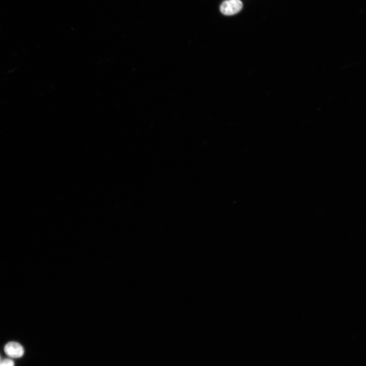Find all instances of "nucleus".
Returning <instances> with one entry per match:
<instances>
[{"instance_id":"obj_1","label":"nucleus","mask_w":366,"mask_h":366,"mask_svg":"<svg viewBox=\"0 0 366 366\" xmlns=\"http://www.w3.org/2000/svg\"><path fill=\"white\" fill-rule=\"evenodd\" d=\"M242 8L240 0H226L220 6V11L225 15H233L239 12Z\"/></svg>"},{"instance_id":"obj_2","label":"nucleus","mask_w":366,"mask_h":366,"mask_svg":"<svg viewBox=\"0 0 366 366\" xmlns=\"http://www.w3.org/2000/svg\"><path fill=\"white\" fill-rule=\"evenodd\" d=\"M5 353L11 358H19L24 354V349L21 345L16 342H10L4 347Z\"/></svg>"},{"instance_id":"obj_4","label":"nucleus","mask_w":366,"mask_h":366,"mask_svg":"<svg viewBox=\"0 0 366 366\" xmlns=\"http://www.w3.org/2000/svg\"><path fill=\"white\" fill-rule=\"evenodd\" d=\"M0 360H1V356H0Z\"/></svg>"},{"instance_id":"obj_3","label":"nucleus","mask_w":366,"mask_h":366,"mask_svg":"<svg viewBox=\"0 0 366 366\" xmlns=\"http://www.w3.org/2000/svg\"><path fill=\"white\" fill-rule=\"evenodd\" d=\"M0 366H14V362L11 359L5 358L0 360Z\"/></svg>"}]
</instances>
